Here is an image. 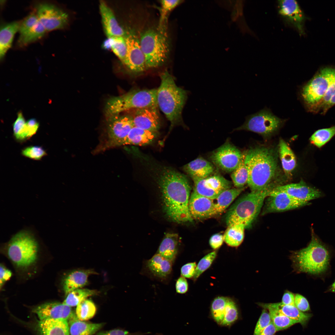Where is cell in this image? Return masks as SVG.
<instances>
[{
	"label": "cell",
	"instance_id": "56",
	"mask_svg": "<svg viewBox=\"0 0 335 335\" xmlns=\"http://www.w3.org/2000/svg\"><path fill=\"white\" fill-rule=\"evenodd\" d=\"M12 275L11 271L5 268L3 265H0V288L6 281L9 280Z\"/></svg>",
	"mask_w": 335,
	"mask_h": 335
},
{
	"label": "cell",
	"instance_id": "23",
	"mask_svg": "<svg viewBox=\"0 0 335 335\" xmlns=\"http://www.w3.org/2000/svg\"><path fill=\"white\" fill-rule=\"evenodd\" d=\"M99 10L103 28L107 38L125 37L127 33L118 23L112 10L104 1H100Z\"/></svg>",
	"mask_w": 335,
	"mask_h": 335
},
{
	"label": "cell",
	"instance_id": "18",
	"mask_svg": "<svg viewBox=\"0 0 335 335\" xmlns=\"http://www.w3.org/2000/svg\"><path fill=\"white\" fill-rule=\"evenodd\" d=\"M189 208L193 220L203 219L217 215L214 200L193 191L190 197Z\"/></svg>",
	"mask_w": 335,
	"mask_h": 335
},
{
	"label": "cell",
	"instance_id": "53",
	"mask_svg": "<svg viewBox=\"0 0 335 335\" xmlns=\"http://www.w3.org/2000/svg\"><path fill=\"white\" fill-rule=\"evenodd\" d=\"M27 133L28 139L37 132L39 123L34 118L29 119L26 122Z\"/></svg>",
	"mask_w": 335,
	"mask_h": 335
},
{
	"label": "cell",
	"instance_id": "7",
	"mask_svg": "<svg viewBox=\"0 0 335 335\" xmlns=\"http://www.w3.org/2000/svg\"><path fill=\"white\" fill-rule=\"evenodd\" d=\"M140 41L146 69L159 67L166 61L169 46L165 28L148 29L141 34Z\"/></svg>",
	"mask_w": 335,
	"mask_h": 335
},
{
	"label": "cell",
	"instance_id": "33",
	"mask_svg": "<svg viewBox=\"0 0 335 335\" xmlns=\"http://www.w3.org/2000/svg\"><path fill=\"white\" fill-rule=\"evenodd\" d=\"M224 235V240L229 246L236 247L243 242L244 237L245 226L242 224L234 223L229 225Z\"/></svg>",
	"mask_w": 335,
	"mask_h": 335
},
{
	"label": "cell",
	"instance_id": "2",
	"mask_svg": "<svg viewBox=\"0 0 335 335\" xmlns=\"http://www.w3.org/2000/svg\"><path fill=\"white\" fill-rule=\"evenodd\" d=\"M245 164L248 174L247 183L251 191L274 189L271 184L277 168L274 151L264 147L250 149L245 154Z\"/></svg>",
	"mask_w": 335,
	"mask_h": 335
},
{
	"label": "cell",
	"instance_id": "39",
	"mask_svg": "<svg viewBox=\"0 0 335 335\" xmlns=\"http://www.w3.org/2000/svg\"><path fill=\"white\" fill-rule=\"evenodd\" d=\"M335 135V126L320 129L316 131L311 136L310 143L320 148Z\"/></svg>",
	"mask_w": 335,
	"mask_h": 335
},
{
	"label": "cell",
	"instance_id": "32",
	"mask_svg": "<svg viewBox=\"0 0 335 335\" xmlns=\"http://www.w3.org/2000/svg\"><path fill=\"white\" fill-rule=\"evenodd\" d=\"M279 151L282 167L285 173L290 175L296 165V159L292 150L285 141L280 139Z\"/></svg>",
	"mask_w": 335,
	"mask_h": 335
},
{
	"label": "cell",
	"instance_id": "51",
	"mask_svg": "<svg viewBox=\"0 0 335 335\" xmlns=\"http://www.w3.org/2000/svg\"><path fill=\"white\" fill-rule=\"evenodd\" d=\"M195 262L188 263L183 265L181 269V276L187 278H193L196 267Z\"/></svg>",
	"mask_w": 335,
	"mask_h": 335
},
{
	"label": "cell",
	"instance_id": "21",
	"mask_svg": "<svg viewBox=\"0 0 335 335\" xmlns=\"http://www.w3.org/2000/svg\"><path fill=\"white\" fill-rule=\"evenodd\" d=\"M273 190L284 192L297 200L307 202L321 196L319 190L309 186L303 180L297 183L279 185Z\"/></svg>",
	"mask_w": 335,
	"mask_h": 335
},
{
	"label": "cell",
	"instance_id": "37",
	"mask_svg": "<svg viewBox=\"0 0 335 335\" xmlns=\"http://www.w3.org/2000/svg\"><path fill=\"white\" fill-rule=\"evenodd\" d=\"M264 309L268 311L271 321L277 331L286 329L296 324L299 323L298 321L288 318L275 310L270 308Z\"/></svg>",
	"mask_w": 335,
	"mask_h": 335
},
{
	"label": "cell",
	"instance_id": "48",
	"mask_svg": "<svg viewBox=\"0 0 335 335\" xmlns=\"http://www.w3.org/2000/svg\"><path fill=\"white\" fill-rule=\"evenodd\" d=\"M22 155L34 160H39L47 154L42 146H30L25 148L21 150Z\"/></svg>",
	"mask_w": 335,
	"mask_h": 335
},
{
	"label": "cell",
	"instance_id": "58",
	"mask_svg": "<svg viewBox=\"0 0 335 335\" xmlns=\"http://www.w3.org/2000/svg\"><path fill=\"white\" fill-rule=\"evenodd\" d=\"M129 333L126 330L116 329L99 333L97 335H128Z\"/></svg>",
	"mask_w": 335,
	"mask_h": 335
},
{
	"label": "cell",
	"instance_id": "27",
	"mask_svg": "<svg viewBox=\"0 0 335 335\" xmlns=\"http://www.w3.org/2000/svg\"><path fill=\"white\" fill-rule=\"evenodd\" d=\"M183 169L192 179L206 178L211 176L214 171L211 163L202 157L197 158L187 164Z\"/></svg>",
	"mask_w": 335,
	"mask_h": 335
},
{
	"label": "cell",
	"instance_id": "26",
	"mask_svg": "<svg viewBox=\"0 0 335 335\" xmlns=\"http://www.w3.org/2000/svg\"><path fill=\"white\" fill-rule=\"evenodd\" d=\"M258 304L263 308H270L275 310L288 318L298 321L302 325H305L312 316L310 314L300 310L295 306L284 305L281 302L259 303Z\"/></svg>",
	"mask_w": 335,
	"mask_h": 335
},
{
	"label": "cell",
	"instance_id": "49",
	"mask_svg": "<svg viewBox=\"0 0 335 335\" xmlns=\"http://www.w3.org/2000/svg\"><path fill=\"white\" fill-rule=\"evenodd\" d=\"M38 21L36 13H30L20 22L19 30L20 35H23L28 31L35 26Z\"/></svg>",
	"mask_w": 335,
	"mask_h": 335
},
{
	"label": "cell",
	"instance_id": "4",
	"mask_svg": "<svg viewBox=\"0 0 335 335\" xmlns=\"http://www.w3.org/2000/svg\"><path fill=\"white\" fill-rule=\"evenodd\" d=\"M311 239L306 248L294 252L291 259L299 272L318 275L325 272L329 266L330 255L327 249L312 231Z\"/></svg>",
	"mask_w": 335,
	"mask_h": 335
},
{
	"label": "cell",
	"instance_id": "44",
	"mask_svg": "<svg viewBox=\"0 0 335 335\" xmlns=\"http://www.w3.org/2000/svg\"><path fill=\"white\" fill-rule=\"evenodd\" d=\"M182 1L181 0L160 1L161 7L160 9L159 28H165L164 24L167 20L168 15L172 10L181 4Z\"/></svg>",
	"mask_w": 335,
	"mask_h": 335
},
{
	"label": "cell",
	"instance_id": "35",
	"mask_svg": "<svg viewBox=\"0 0 335 335\" xmlns=\"http://www.w3.org/2000/svg\"><path fill=\"white\" fill-rule=\"evenodd\" d=\"M98 293L97 291L95 290L78 288L68 294L63 303L71 307L77 306L87 297L96 295Z\"/></svg>",
	"mask_w": 335,
	"mask_h": 335
},
{
	"label": "cell",
	"instance_id": "47",
	"mask_svg": "<svg viewBox=\"0 0 335 335\" xmlns=\"http://www.w3.org/2000/svg\"><path fill=\"white\" fill-rule=\"evenodd\" d=\"M217 256V253L213 251L208 253L203 257L196 266L195 274L193 278L195 280L204 271L211 266Z\"/></svg>",
	"mask_w": 335,
	"mask_h": 335
},
{
	"label": "cell",
	"instance_id": "14",
	"mask_svg": "<svg viewBox=\"0 0 335 335\" xmlns=\"http://www.w3.org/2000/svg\"><path fill=\"white\" fill-rule=\"evenodd\" d=\"M192 179L194 185L193 191L213 200L222 192L230 188L232 185L230 181L219 175Z\"/></svg>",
	"mask_w": 335,
	"mask_h": 335
},
{
	"label": "cell",
	"instance_id": "55",
	"mask_svg": "<svg viewBox=\"0 0 335 335\" xmlns=\"http://www.w3.org/2000/svg\"><path fill=\"white\" fill-rule=\"evenodd\" d=\"M224 241L223 235L217 233L212 235L210 238L209 243L210 246L213 249L220 248Z\"/></svg>",
	"mask_w": 335,
	"mask_h": 335
},
{
	"label": "cell",
	"instance_id": "42",
	"mask_svg": "<svg viewBox=\"0 0 335 335\" xmlns=\"http://www.w3.org/2000/svg\"><path fill=\"white\" fill-rule=\"evenodd\" d=\"M107 43L114 53L123 63L125 58L127 45L125 37L108 38Z\"/></svg>",
	"mask_w": 335,
	"mask_h": 335
},
{
	"label": "cell",
	"instance_id": "52",
	"mask_svg": "<svg viewBox=\"0 0 335 335\" xmlns=\"http://www.w3.org/2000/svg\"><path fill=\"white\" fill-rule=\"evenodd\" d=\"M295 306L300 310L305 312L310 309L307 300L304 297L299 294L295 295Z\"/></svg>",
	"mask_w": 335,
	"mask_h": 335
},
{
	"label": "cell",
	"instance_id": "25",
	"mask_svg": "<svg viewBox=\"0 0 335 335\" xmlns=\"http://www.w3.org/2000/svg\"><path fill=\"white\" fill-rule=\"evenodd\" d=\"M39 335H70L67 320L47 319L40 320L37 326Z\"/></svg>",
	"mask_w": 335,
	"mask_h": 335
},
{
	"label": "cell",
	"instance_id": "31",
	"mask_svg": "<svg viewBox=\"0 0 335 335\" xmlns=\"http://www.w3.org/2000/svg\"><path fill=\"white\" fill-rule=\"evenodd\" d=\"M20 22L14 21L3 25L0 31V58L2 59L11 47L14 36L19 31Z\"/></svg>",
	"mask_w": 335,
	"mask_h": 335
},
{
	"label": "cell",
	"instance_id": "10",
	"mask_svg": "<svg viewBox=\"0 0 335 335\" xmlns=\"http://www.w3.org/2000/svg\"><path fill=\"white\" fill-rule=\"evenodd\" d=\"M108 119L105 136L94 151V154L114 148L116 144L126 137L134 127L130 115L119 114Z\"/></svg>",
	"mask_w": 335,
	"mask_h": 335
},
{
	"label": "cell",
	"instance_id": "3",
	"mask_svg": "<svg viewBox=\"0 0 335 335\" xmlns=\"http://www.w3.org/2000/svg\"><path fill=\"white\" fill-rule=\"evenodd\" d=\"M160 78V84L157 89V105L170 122L171 128L182 122V112L188 93L176 85L167 71L161 73Z\"/></svg>",
	"mask_w": 335,
	"mask_h": 335
},
{
	"label": "cell",
	"instance_id": "60",
	"mask_svg": "<svg viewBox=\"0 0 335 335\" xmlns=\"http://www.w3.org/2000/svg\"><path fill=\"white\" fill-rule=\"evenodd\" d=\"M148 333H143L141 332H136V333H129L128 335H144L145 334H146Z\"/></svg>",
	"mask_w": 335,
	"mask_h": 335
},
{
	"label": "cell",
	"instance_id": "36",
	"mask_svg": "<svg viewBox=\"0 0 335 335\" xmlns=\"http://www.w3.org/2000/svg\"><path fill=\"white\" fill-rule=\"evenodd\" d=\"M46 31L39 21L32 28L24 34L20 35L19 45L23 46L40 39L45 35Z\"/></svg>",
	"mask_w": 335,
	"mask_h": 335
},
{
	"label": "cell",
	"instance_id": "24",
	"mask_svg": "<svg viewBox=\"0 0 335 335\" xmlns=\"http://www.w3.org/2000/svg\"><path fill=\"white\" fill-rule=\"evenodd\" d=\"M157 132L134 127L127 136L118 142L114 148L125 145L144 146L151 143L156 138Z\"/></svg>",
	"mask_w": 335,
	"mask_h": 335
},
{
	"label": "cell",
	"instance_id": "6",
	"mask_svg": "<svg viewBox=\"0 0 335 335\" xmlns=\"http://www.w3.org/2000/svg\"><path fill=\"white\" fill-rule=\"evenodd\" d=\"M335 76V68L323 67L300 88L299 95L306 109L319 112L322 99Z\"/></svg>",
	"mask_w": 335,
	"mask_h": 335
},
{
	"label": "cell",
	"instance_id": "19",
	"mask_svg": "<svg viewBox=\"0 0 335 335\" xmlns=\"http://www.w3.org/2000/svg\"><path fill=\"white\" fill-rule=\"evenodd\" d=\"M157 107L153 106L134 109L132 119L134 127L151 131L157 132L160 122Z\"/></svg>",
	"mask_w": 335,
	"mask_h": 335
},
{
	"label": "cell",
	"instance_id": "30",
	"mask_svg": "<svg viewBox=\"0 0 335 335\" xmlns=\"http://www.w3.org/2000/svg\"><path fill=\"white\" fill-rule=\"evenodd\" d=\"M178 237L174 233L166 234L156 253L174 263L178 252Z\"/></svg>",
	"mask_w": 335,
	"mask_h": 335
},
{
	"label": "cell",
	"instance_id": "17",
	"mask_svg": "<svg viewBox=\"0 0 335 335\" xmlns=\"http://www.w3.org/2000/svg\"><path fill=\"white\" fill-rule=\"evenodd\" d=\"M269 197L262 214L293 209L310 203L309 202L297 200L284 192L276 191L273 189Z\"/></svg>",
	"mask_w": 335,
	"mask_h": 335
},
{
	"label": "cell",
	"instance_id": "45",
	"mask_svg": "<svg viewBox=\"0 0 335 335\" xmlns=\"http://www.w3.org/2000/svg\"><path fill=\"white\" fill-rule=\"evenodd\" d=\"M335 105V76L324 95L320 104L319 112L325 114L332 107Z\"/></svg>",
	"mask_w": 335,
	"mask_h": 335
},
{
	"label": "cell",
	"instance_id": "61",
	"mask_svg": "<svg viewBox=\"0 0 335 335\" xmlns=\"http://www.w3.org/2000/svg\"><path fill=\"white\" fill-rule=\"evenodd\" d=\"M329 290L332 292L335 293V282L330 286Z\"/></svg>",
	"mask_w": 335,
	"mask_h": 335
},
{
	"label": "cell",
	"instance_id": "34",
	"mask_svg": "<svg viewBox=\"0 0 335 335\" xmlns=\"http://www.w3.org/2000/svg\"><path fill=\"white\" fill-rule=\"evenodd\" d=\"M244 188H230L221 193L215 199L216 202L214 201L217 215L222 213L227 208Z\"/></svg>",
	"mask_w": 335,
	"mask_h": 335
},
{
	"label": "cell",
	"instance_id": "13",
	"mask_svg": "<svg viewBox=\"0 0 335 335\" xmlns=\"http://www.w3.org/2000/svg\"><path fill=\"white\" fill-rule=\"evenodd\" d=\"M125 38L127 51L123 63L132 72L137 73L144 71L146 68L140 37L134 31H130L127 33Z\"/></svg>",
	"mask_w": 335,
	"mask_h": 335
},
{
	"label": "cell",
	"instance_id": "38",
	"mask_svg": "<svg viewBox=\"0 0 335 335\" xmlns=\"http://www.w3.org/2000/svg\"><path fill=\"white\" fill-rule=\"evenodd\" d=\"M245 155L243 154L239 164L231 174L233 184L236 188H243L247 183L248 174L245 164Z\"/></svg>",
	"mask_w": 335,
	"mask_h": 335
},
{
	"label": "cell",
	"instance_id": "57",
	"mask_svg": "<svg viewBox=\"0 0 335 335\" xmlns=\"http://www.w3.org/2000/svg\"><path fill=\"white\" fill-rule=\"evenodd\" d=\"M295 295L292 293L287 291L282 297L281 302L283 304L295 306Z\"/></svg>",
	"mask_w": 335,
	"mask_h": 335
},
{
	"label": "cell",
	"instance_id": "15",
	"mask_svg": "<svg viewBox=\"0 0 335 335\" xmlns=\"http://www.w3.org/2000/svg\"><path fill=\"white\" fill-rule=\"evenodd\" d=\"M278 8L279 15L286 24L294 28L300 35L305 34L306 17L296 0H279Z\"/></svg>",
	"mask_w": 335,
	"mask_h": 335
},
{
	"label": "cell",
	"instance_id": "16",
	"mask_svg": "<svg viewBox=\"0 0 335 335\" xmlns=\"http://www.w3.org/2000/svg\"><path fill=\"white\" fill-rule=\"evenodd\" d=\"M243 154L233 145L226 143L215 150L211 156L214 163L222 170L232 172L239 164Z\"/></svg>",
	"mask_w": 335,
	"mask_h": 335
},
{
	"label": "cell",
	"instance_id": "59",
	"mask_svg": "<svg viewBox=\"0 0 335 335\" xmlns=\"http://www.w3.org/2000/svg\"><path fill=\"white\" fill-rule=\"evenodd\" d=\"M277 331L275 327L271 321L270 324L259 335H274Z\"/></svg>",
	"mask_w": 335,
	"mask_h": 335
},
{
	"label": "cell",
	"instance_id": "5",
	"mask_svg": "<svg viewBox=\"0 0 335 335\" xmlns=\"http://www.w3.org/2000/svg\"><path fill=\"white\" fill-rule=\"evenodd\" d=\"M272 190L251 191L238 199L227 213V225L237 223L244 225L246 228L250 227L259 214L265 199Z\"/></svg>",
	"mask_w": 335,
	"mask_h": 335
},
{
	"label": "cell",
	"instance_id": "46",
	"mask_svg": "<svg viewBox=\"0 0 335 335\" xmlns=\"http://www.w3.org/2000/svg\"><path fill=\"white\" fill-rule=\"evenodd\" d=\"M238 311L235 303L229 298L224 314V318L221 325L229 326L232 324L238 319Z\"/></svg>",
	"mask_w": 335,
	"mask_h": 335
},
{
	"label": "cell",
	"instance_id": "8",
	"mask_svg": "<svg viewBox=\"0 0 335 335\" xmlns=\"http://www.w3.org/2000/svg\"><path fill=\"white\" fill-rule=\"evenodd\" d=\"M157 89L135 90L108 99L105 108L107 118L127 110L146 107L158 106Z\"/></svg>",
	"mask_w": 335,
	"mask_h": 335
},
{
	"label": "cell",
	"instance_id": "22",
	"mask_svg": "<svg viewBox=\"0 0 335 335\" xmlns=\"http://www.w3.org/2000/svg\"><path fill=\"white\" fill-rule=\"evenodd\" d=\"M33 313L39 320L47 319H61L68 320L75 313L71 307L59 302H52L42 304L34 308Z\"/></svg>",
	"mask_w": 335,
	"mask_h": 335
},
{
	"label": "cell",
	"instance_id": "41",
	"mask_svg": "<svg viewBox=\"0 0 335 335\" xmlns=\"http://www.w3.org/2000/svg\"><path fill=\"white\" fill-rule=\"evenodd\" d=\"M96 311V307L91 300L85 299L77 306L76 314L77 318L81 320L89 319L92 318Z\"/></svg>",
	"mask_w": 335,
	"mask_h": 335
},
{
	"label": "cell",
	"instance_id": "12",
	"mask_svg": "<svg viewBox=\"0 0 335 335\" xmlns=\"http://www.w3.org/2000/svg\"><path fill=\"white\" fill-rule=\"evenodd\" d=\"M36 13L39 21L46 31L62 29L69 22L67 13L52 4H39L36 7Z\"/></svg>",
	"mask_w": 335,
	"mask_h": 335
},
{
	"label": "cell",
	"instance_id": "20",
	"mask_svg": "<svg viewBox=\"0 0 335 335\" xmlns=\"http://www.w3.org/2000/svg\"><path fill=\"white\" fill-rule=\"evenodd\" d=\"M173 263L156 253L144 263V270L152 278L161 281L168 280L171 275Z\"/></svg>",
	"mask_w": 335,
	"mask_h": 335
},
{
	"label": "cell",
	"instance_id": "1",
	"mask_svg": "<svg viewBox=\"0 0 335 335\" xmlns=\"http://www.w3.org/2000/svg\"><path fill=\"white\" fill-rule=\"evenodd\" d=\"M159 183L166 216L176 222H191L189 208L191 188L186 177L173 170L166 169L161 174Z\"/></svg>",
	"mask_w": 335,
	"mask_h": 335
},
{
	"label": "cell",
	"instance_id": "11",
	"mask_svg": "<svg viewBox=\"0 0 335 335\" xmlns=\"http://www.w3.org/2000/svg\"><path fill=\"white\" fill-rule=\"evenodd\" d=\"M266 108L246 117L244 123L234 130H245L268 136L276 132L286 121Z\"/></svg>",
	"mask_w": 335,
	"mask_h": 335
},
{
	"label": "cell",
	"instance_id": "50",
	"mask_svg": "<svg viewBox=\"0 0 335 335\" xmlns=\"http://www.w3.org/2000/svg\"><path fill=\"white\" fill-rule=\"evenodd\" d=\"M271 319L267 310L264 308L256 326L253 335H259L271 323Z\"/></svg>",
	"mask_w": 335,
	"mask_h": 335
},
{
	"label": "cell",
	"instance_id": "43",
	"mask_svg": "<svg viewBox=\"0 0 335 335\" xmlns=\"http://www.w3.org/2000/svg\"><path fill=\"white\" fill-rule=\"evenodd\" d=\"M26 122L22 112H18L17 118L12 124L13 136L17 141L22 142L28 139Z\"/></svg>",
	"mask_w": 335,
	"mask_h": 335
},
{
	"label": "cell",
	"instance_id": "28",
	"mask_svg": "<svg viewBox=\"0 0 335 335\" xmlns=\"http://www.w3.org/2000/svg\"><path fill=\"white\" fill-rule=\"evenodd\" d=\"M95 273L93 270H87L74 271L69 274L63 282V288L65 295L85 286L87 283L89 276Z\"/></svg>",
	"mask_w": 335,
	"mask_h": 335
},
{
	"label": "cell",
	"instance_id": "29",
	"mask_svg": "<svg viewBox=\"0 0 335 335\" xmlns=\"http://www.w3.org/2000/svg\"><path fill=\"white\" fill-rule=\"evenodd\" d=\"M70 335H93L104 325V323H90L79 319L74 313L69 319Z\"/></svg>",
	"mask_w": 335,
	"mask_h": 335
},
{
	"label": "cell",
	"instance_id": "54",
	"mask_svg": "<svg viewBox=\"0 0 335 335\" xmlns=\"http://www.w3.org/2000/svg\"><path fill=\"white\" fill-rule=\"evenodd\" d=\"M175 288L177 293L184 294L188 288V282L185 278L181 276L177 279L175 284Z\"/></svg>",
	"mask_w": 335,
	"mask_h": 335
},
{
	"label": "cell",
	"instance_id": "40",
	"mask_svg": "<svg viewBox=\"0 0 335 335\" xmlns=\"http://www.w3.org/2000/svg\"><path fill=\"white\" fill-rule=\"evenodd\" d=\"M229 298L220 296L215 298L212 302L211 307L212 317L218 324L221 325L224 318L226 307Z\"/></svg>",
	"mask_w": 335,
	"mask_h": 335
},
{
	"label": "cell",
	"instance_id": "9",
	"mask_svg": "<svg viewBox=\"0 0 335 335\" xmlns=\"http://www.w3.org/2000/svg\"><path fill=\"white\" fill-rule=\"evenodd\" d=\"M38 245L32 235L26 231L15 234L8 243L7 253L10 259L17 266L25 268L36 261Z\"/></svg>",
	"mask_w": 335,
	"mask_h": 335
}]
</instances>
